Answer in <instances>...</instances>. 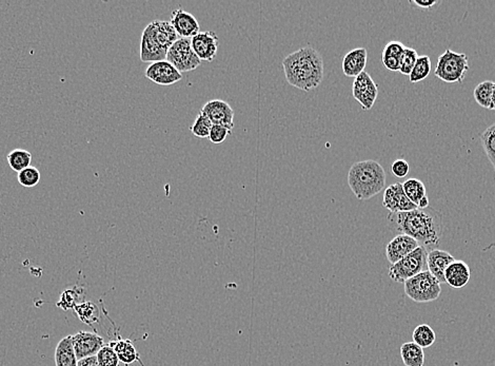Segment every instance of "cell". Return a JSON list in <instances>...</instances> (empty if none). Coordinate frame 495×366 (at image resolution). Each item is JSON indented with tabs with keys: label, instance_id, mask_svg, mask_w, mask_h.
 Listing matches in <instances>:
<instances>
[{
	"label": "cell",
	"instance_id": "9a60e30c",
	"mask_svg": "<svg viewBox=\"0 0 495 366\" xmlns=\"http://www.w3.org/2000/svg\"><path fill=\"white\" fill-rule=\"evenodd\" d=\"M420 246L418 241L407 234H397L386 246V257L390 264L401 261Z\"/></svg>",
	"mask_w": 495,
	"mask_h": 366
},
{
	"label": "cell",
	"instance_id": "9c48e42d",
	"mask_svg": "<svg viewBox=\"0 0 495 366\" xmlns=\"http://www.w3.org/2000/svg\"><path fill=\"white\" fill-rule=\"evenodd\" d=\"M353 98L360 102L364 110L368 111L374 106L379 96V87L374 83L370 74L366 71L356 77L352 86Z\"/></svg>",
	"mask_w": 495,
	"mask_h": 366
},
{
	"label": "cell",
	"instance_id": "484cf974",
	"mask_svg": "<svg viewBox=\"0 0 495 366\" xmlns=\"http://www.w3.org/2000/svg\"><path fill=\"white\" fill-rule=\"evenodd\" d=\"M412 337H413V342L422 347V349L432 346L433 343L436 340L434 330L428 324L416 326Z\"/></svg>",
	"mask_w": 495,
	"mask_h": 366
},
{
	"label": "cell",
	"instance_id": "4dcf8cb0",
	"mask_svg": "<svg viewBox=\"0 0 495 366\" xmlns=\"http://www.w3.org/2000/svg\"><path fill=\"white\" fill-rule=\"evenodd\" d=\"M40 172L34 166L26 168L17 174V181L22 186L32 188L40 182Z\"/></svg>",
	"mask_w": 495,
	"mask_h": 366
},
{
	"label": "cell",
	"instance_id": "d590c367",
	"mask_svg": "<svg viewBox=\"0 0 495 366\" xmlns=\"http://www.w3.org/2000/svg\"><path fill=\"white\" fill-rule=\"evenodd\" d=\"M406 46L401 42H390L386 45L383 51V56L392 57V59H401L405 52Z\"/></svg>",
	"mask_w": 495,
	"mask_h": 366
},
{
	"label": "cell",
	"instance_id": "f1b7e54d",
	"mask_svg": "<svg viewBox=\"0 0 495 366\" xmlns=\"http://www.w3.org/2000/svg\"><path fill=\"white\" fill-rule=\"evenodd\" d=\"M480 141H482L485 153L488 156L489 160H490L495 170V124L489 126L480 135Z\"/></svg>",
	"mask_w": 495,
	"mask_h": 366
},
{
	"label": "cell",
	"instance_id": "2e32d148",
	"mask_svg": "<svg viewBox=\"0 0 495 366\" xmlns=\"http://www.w3.org/2000/svg\"><path fill=\"white\" fill-rule=\"evenodd\" d=\"M170 22L179 38H192L201 32L199 22L195 16L181 8L172 12Z\"/></svg>",
	"mask_w": 495,
	"mask_h": 366
},
{
	"label": "cell",
	"instance_id": "4fadbf2b",
	"mask_svg": "<svg viewBox=\"0 0 495 366\" xmlns=\"http://www.w3.org/2000/svg\"><path fill=\"white\" fill-rule=\"evenodd\" d=\"M213 125H222L233 129L234 127V110L222 100H212L204 105L201 111Z\"/></svg>",
	"mask_w": 495,
	"mask_h": 366
},
{
	"label": "cell",
	"instance_id": "ab89813d",
	"mask_svg": "<svg viewBox=\"0 0 495 366\" xmlns=\"http://www.w3.org/2000/svg\"><path fill=\"white\" fill-rule=\"evenodd\" d=\"M491 110H495V83H493L492 98H491Z\"/></svg>",
	"mask_w": 495,
	"mask_h": 366
},
{
	"label": "cell",
	"instance_id": "83f0119b",
	"mask_svg": "<svg viewBox=\"0 0 495 366\" xmlns=\"http://www.w3.org/2000/svg\"><path fill=\"white\" fill-rule=\"evenodd\" d=\"M431 68H432V63H431L430 57L427 55L418 56V61L409 75L410 82L412 84H416L426 79L430 75Z\"/></svg>",
	"mask_w": 495,
	"mask_h": 366
},
{
	"label": "cell",
	"instance_id": "ac0fdd59",
	"mask_svg": "<svg viewBox=\"0 0 495 366\" xmlns=\"http://www.w3.org/2000/svg\"><path fill=\"white\" fill-rule=\"evenodd\" d=\"M455 259L448 252L441 250H433L427 254V268L430 271L439 283H446L445 271Z\"/></svg>",
	"mask_w": 495,
	"mask_h": 366
},
{
	"label": "cell",
	"instance_id": "6da1fadb",
	"mask_svg": "<svg viewBox=\"0 0 495 366\" xmlns=\"http://www.w3.org/2000/svg\"><path fill=\"white\" fill-rule=\"evenodd\" d=\"M394 231L407 234L427 250H436L443 236V217L434 208L414 209L407 213H389Z\"/></svg>",
	"mask_w": 495,
	"mask_h": 366
},
{
	"label": "cell",
	"instance_id": "836d02e7",
	"mask_svg": "<svg viewBox=\"0 0 495 366\" xmlns=\"http://www.w3.org/2000/svg\"><path fill=\"white\" fill-rule=\"evenodd\" d=\"M80 296L75 289H66L61 296V300L57 302V307L63 310H74L79 301Z\"/></svg>",
	"mask_w": 495,
	"mask_h": 366
},
{
	"label": "cell",
	"instance_id": "5b68a950",
	"mask_svg": "<svg viewBox=\"0 0 495 366\" xmlns=\"http://www.w3.org/2000/svg\"><path fill=\"white\" fill-rule=\"evenodd\" d=\"M404 287L407 297L416 303H430L439 299L441 293V283L428 270L408 280Z\"/></svg>",
	"mask_w": 495,
	"mask_h": 366
},
{
	"label": "cell",
	"instance_id": "277c9868",
	"mask_svg": "<svg viewBox=\"0 0 495 366\" xmlns=\"http://www.w3.org/2000/svg\"><path fill=\"white\" fill-rule=\"evenodd\" d=\"M469 69V59L465 53H457L447 49L437 59L434 74L445 83L463 84Z\"/></svg>",
	"mask_w": 495,
	"mask_h": 366
},
{
	"label": "cell",
	"instance_id": "7c38bea8",
	"mask_svg": "<svg viewBox=\"0 0 495 366\" xmlns=\"http://www.w3.org/2000/svg\"><path fill=\"white\" fill-rule=\"evenodd\" d=\"M220 38L212 31L199 32L191 38V46L194 53L201 61H212L216 57Z\"/></svg>",
	"mask_w": 495,
	"mask_h": 366
},
{
	"label": "cell",
	"instance_id": "f546056e",
	"mask_svg": "<svg viewBox=\"0 0 495 366\" xmlns=\"http://www.w3.org/2000/svg\"><path fill=\"white\" fill-rule=\"evenodd\" d=\"M212 121L206 116L203 113L199 112L196 116L195 121L194 124L192 125L191 132L193 133L195 137H201V139H206V137H209L210 131H211Z\"/></svg>",
	"mask_w": 495,
	"mask_h": 366
},
{
	"label": "cell",
	"instance_id": "5bb4252c",
	"mask_svg": "<svg viewBox=\"0 0 495 366\" xmlns=\"http://www.w3.org/2000/svg\"><path fill=\"white\" fill-rule=\"evenodd\" d=\"M73 344L77 360L96 356L106 345L102 337L95 333L84 332V330L73 335Z\"/></svg>",
	"mask_w": 495,
	"mask_h": 366
},
{
	"label": "cell",
	"instance_id": "ffe728a7",
	"mask_svg": "<svg viewBox=\"0 0 495 366\" xmlns=\"http://www.w3.org/2000/svg\"><path fill=\"white\" fill-rule=\"evenodd\" d=\"M54 359L56 366H77L73 336L65 337L59 341L55 349Z\"/></svg>",
	"mask_w": 495,
	"mask_h": 366
},
{
	"label": "cell",
	"instance_id": "4316f807",
	"mask_svg": "<svg viewBox=\"0 0 495 366\" xmlns=\"http://www.w3.org/2000/svg\"><path fill=\"white\" fill-rule=\"evenodd\" d=\"M493 82L485 80L478 84L474 89L473 96L475 102L486 110H491V98H492Z\"/></svg>",
	"mask_w": 495,
	"mask_h": 366
},
{
	"label": "cell",
	"instance_id": "e0dca14e",
	"mask_svg": "<svg viewBox=\"0 0 495 366\" xmlns=\"http://www.w3.org/2000/svg\"><path fill=\"white\" fill-rule=\"evenodd\" d=\"M368 61V51L365 48H356L349 51L342 59V72L346 77H358L365 72Z\"/></svg>",
	"mask_w": 495,
	"mask_h": 366
},
{
	"label": "cell",
	"instance_id": "8fae6325",
	"mask_svg": "<svg viewBox=\"0 0 495 366\" xmlns=\"http://www.w3.org/2000/svg\"><path fill=\"white\" fill-rule=\"evenodd\" d=\"M144 75L148 79L160 86L174 85L183 78V74L167 59L150 63Z\"/></svg>",
	"mask_w": 495,
	"mask_h": 366
},
{
	"label": "cell",
	"instance_id": "3957f363",
	"mask_svg": "<svg viewBox=\"0 0 495 366\" xmlns=\"http://www.w3.org/2000/svg\"><path fill=\"white\" fill-rule=\"evenodd\" d=\"M348 184L358 199L366 201L385 189V169L376 160L354 162L348 174Z\"/></svg>",
	"mask_w": 495,
	"mask_h": 366
},
{
	"label": "cell",
	"instance_id": "52a82bcc",
	"mask_svg": "<svg viewBox=\"0 0 495 366\" xmlns=\"http://www.w3.org/2000/svg\"><path fill=\"white\" fill-rule=\"evenodd\" d=\"M167 61L172 63L181 73L193 71L201 65V59L194 53L191 38H178L169 49Z\"/></svg>",
	"mask_w": 495,
	"mask_h": 366
},
{
	"label": "cell",
	"instance_id": "d4e9b609",
	"mask_svg": "<svg viewBox=\"0 0 495 366\" xmlns=\"http://www.w3.org/2000/svg\"><path fill=\"white\" fill-rule=\"evenodd\" d=\"M79 320L86 325H92L93 323H97L100 319V312L97 307L96 304L93 302H84L79 303L74 308Z\"/></svg>",
	"mask_w": 495,
	"mask_h": 366
},
{
	"label": "cell",
	"instance_id": "1f68e13d",
	"mask_svg": "<svg viewBox=\"0 0 495 366\" xmlns=\"http://www.w3.org/2000/svg\"><path fill=\"white\" fill-rule=\"evenodd\" d=\"M418 53L416 49L407 48L406 47L405 52L402 57L401 68L399 71L403 75L409 76L418 61Z\"/></svg>",
	"mask_w": 495,
	"mask_h": 366
},
{
	"label": "cell",
	"instance_id": "d6986e66",
	"mask_svg": "<svg viewBox=\"0 0 495 366\" xmlns=\"http://www.w3.org/2000/svg\"><path fill=\"white\" fill-rule=\"evenodd\" d=\"M471 271L464 261H453L445 271V282L452 289H464L469 283Z\"/></svg>",
	"mask_w": 495,
	"mask_h": 366
},
{
	"label": "cell",
	"instance_id": "8992f818",
	"mask_svg": "<svg viewBox=\"0 0 495 366\" xmlns=\"http://www.w3.org/2000/svg\"><path fill=\"white\" fill-rule=\"evenodd\" d=\"M427 250L418 246L414 252L402 259L395 264L390 265L389 277L396 283H405L411 277H416L427 268Z\"/></svg>",
	"mask_w": 495,
	"mask_h": 366
},
{
	"label": "cell",
	"instance_id": "74e56055",
	"mask_svg": "<svg viewBox=\"0 0 495 366\" xmlns=\"http://www.w3.org/2000/svg\"><path fill=\"white\" fill-rule=\"evenodd\" d=\"M409 3L410 5L418 8L420 10H424V11H430L441 3L436 0L435 1L434 0H410Z\"/></svg>",
	"mask_w": 495,
	"mask_h": 366
},
{
	"label": "cell",
	"instance_id": "f35d334b",
	"mask_svg": "<svg viewBox=\"0 0 495 366\" xmlns=\"http://www.w3.org/2000/svg\"><path fill=\"white\" fill-rule=\"evenodd\" d=\"M77 366H99L97 361L96 356L92 357L84 358V359L78 360Z\"/></svg>",
	"mask_w": 495,
	"mask_h": 366
},
{
	"label": "cell",
	"instance_id": "ba28073f",
	"mask_svg": "<svg viewBox=\"0 0 495 366\" xmlns=\"http://www.w3.org/2000/svg\"><path fill=\"white\" fill-rule=\"evenodd\" d=\"M168 51L160 44L153 22L144 28L140 39V59L144 63L165 61Z\"/></svg>",
	"mask_w": 495,
	"mask_h": 366
},
{
	"label": "cell",
	"instance_id": "8d00e7d4",
	"mask_svg": "<svg viewBox=\"0 0 495 366\" xmlns=\"http://www.w3.org/2000/svg\"><path fill=\"white\" fill-rule=\"evenodd\" d=\"M391 172L396 178H405L410 172L409 162L403 158L394 160L391 165Z\"/></svg>",
	"mask_w": 495,
	"mask_h": 366
},
{
	"label": "cell",
	"instance_id": "603a6c76",
	"mask_svg": "<svg viewBox=\"0 0 495 366\" xmlns=\"http://www.w3.org/2000/svg\"><path fill=\"white\" fill-rule=\"evenodd\" d=\"M8 164L13 171L20 174L26 168L30 167L32 154L28 150L14 149L7 156Z\"/></svg>",
	"mask_w": 495,
	"mask_h": 366
},
{
	"label": "cell",
	"instance_id": "cb8c5ba5",
	"mask_svg": "<svg viewBox=\"0 0 495 366\" xmlns=\"http://www.w3.org/2000/svg\"><path fill=\"white\" fill-rule=\"evenodd\" d=\"M403 189L408 199L418 207L420 199L427 197V189L424 183L418 178H409L403 183Z\"/></svg>",
	"mask_w": 495,
	"mask_h": 366
},
{
	"label": "cell",
	"instance_id": "d6a6232c",
	"mask_svg": "<svg viewBox=\"0 0 495 366\" xmlns=\"http://www.w3.org/2000/svg\"><path fill=\"white\" fill-rule=\"evenodd\" d=\"M99 366H119V359L114 349L109 344L105 345L96 355Z\"/></svg>",
	"mask_w": 495,
	"mask_h": 366
},
{
	"label": "cell",
	"instance_id": "44dd1931",
	"mask_svg": "<svg viewBox=\"0 0 495 366\" xmlns=\"http://www.w3.org/2000/svg\"><path fill=\"white\" fill-rule=\"evenodd\" d=\"M109 345L114 349L117 357H119V362H123L125 365H130V364L138 361L142 364V366H144L142 360H140L139 353L136 351L133 342L130 339H127V340L117 339L116 341H112V342L109 343Z\"/></svg>",
	"mask_w": 495,
	"mask_h": 366
},
{
	"label": "cell",
	"instance_id": "30bf717a",
	"mask_svg": "<svg viewBox=\"0 0 495 366\" xmlns=\"http://www.w3.org/2000/svg\"><path fill=\"white\" fill-rule=\"evenodd\" d=\"M383 206L390 213H407L418 208L405 195L402 183H394L383 193Z\"/></svg>",
	"mask_w": 495,
	"mask_h": 366
},
{
	"label": "cell",
	"instance_id": "7402d4cb",
	"mask_svg": "<svg viewBox=\"0 0 495 366\" xmlns=\"http://www.w3.org/2000/svg\"><path fill=\"white\" fill-rule=\"evenodd\" d=\"M401 357L406 366H424V349L414 342L404 343L402 345Z\"/></svg>",
	"mask_w": 495,
	"mask_h": 366
},
{
	"label": "cell",
	"instance_id": "7a4b0ae2",
	"mask_svg": "<svg viewBox=\"0 0 495 366\" xmlns=\"http://www.w3.org/2000/svg\"><path fill=\"white\" fill-rule=\"evenodd\" d=\"M287 82L293 87L309 92L321 85L323 78V59L312 46L290 53L282 63Z\"/></svg>",
	"mask_w": 495,
	"mask_h": 366
},
{
	"label": "cell",
	"instance_id": "e575fe53",
	"mask_svg": "<svg viewBox=\"0 0 495 366\" xmlns=\"http://www.w3.org/2000/svg\"><path fill=\"white\" fill-rule=\"evenodd\" d=\"M233 129L228 127L222 126V125H213L211 131H210L209 139L213 144H222L226 141L228 135L232 133Z\"/></svg>",
	"mask_w": 495,
	"mask_h": 366
}]
</instances>
